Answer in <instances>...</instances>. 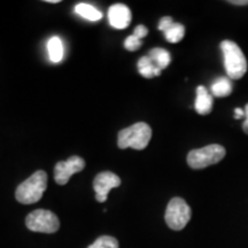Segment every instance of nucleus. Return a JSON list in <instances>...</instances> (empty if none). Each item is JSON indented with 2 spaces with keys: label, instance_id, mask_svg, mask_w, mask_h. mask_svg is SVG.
I'll use <instances>...</instances> for the list:
<instances>
[{
  "label": "nucleus",
  "instance_id": "nucleus-15",
  "mask_svg": "<svg viewBox=\"0 0 248 248\" xmlns=\"http://www.w3.org/2000/svg\"><path fill=\"white\" fill-rule=\"evenodd\" d=\"M138 71L145 78H153L154 76H159L162 70L155 66L153 61L151 60V58L147 55V57H142L139 59Z\"/></svg>",
  "mask_w": 248,
  "mask_h": 248
},
{
  "label": "nucleus",
  "instance_id": "nucleus-11",
  "mask_svg": "<svg viewBox=\"0 0 248 248\" xmlns=\"http://www.w3.org/2000/svg\"><path fill=\"white\" fill-rule=\"evenodd\" d=\"M194 108L200 115H208L210 111L213 110V97L202 85L197 88V98H195Z\"/></svg>",
  "mask_w": 248,
  "mask_h": 248
},
{
  "label": "nucleus",
  "instance_id": "nucleus-4",
  "mask_svg": "<svg viewBox=\"0 0 248 248\" xmlns=\"http://www.w3.org/2000/svg\"><path fill=\"white\" fill-rule=\"evenodd\" d=\"M225 148L218 144L191 151L187 155V163L192 169H203L218 163L225 156Z\"/></svg>",
  "mask_w": 248,
  "mask_h": 248
},
{
  "label": "nucleus",
  "instance_id": "nucleus-12",
  "mask_svg": "<svg viewBox=\"0 0 248 248\" xmlns=\"http://www.w3.org/2000/svg\"><path fill=\"white\" fill-rule=\"evenodd\" d=\"M210 90H212L214 97H228L232 92V83L228 77H219V78L214 80Z\"/></svg>",
  "mask_w": 248,
  "mask_h": 248
},
{
  "label": "nucleus",
  "instance_id": "nucleus-18",
  "mask_svg": "<svg viewBox=\"0 0 248 248\" xmlns=\"http://www.w3.org/2000/svg\"><path fill=\"white\" fill-rule=\"evenodd\" d=\"M140 46H141V40L133 35L129 36L128 38L124 40V47L130 52L137 51L138 48H140Z\"/></svg>",
  "mask_w": 248,
  "mask_h": 248
},
{
  "label": "nucleus",
  "instance_id": "nucleus-6",
  "mask_svg": "<svg viewBox=\"0 0 248 248\" xmlns=\"http://www.w3.org/2000/svg\"><path fill=\"white\" fill-rule=\"evenodd\" d=\"M26 225L29 230L33 232L54 233L60 228V222L58 216L51 210L37 209L27 216Z\"/></svg>",
  "mask_w": 248,
  "mask_h": 248
},
{
  "label": "nucleus",
  "instance_id": "nucleus-14",
  "mask_svg": "<svg viewBox=\"0 0 248 248\" xmlns=\"http://www.w3.org/2000/svg\"><path fill=\"white\" fill-rule=\"evenodd\" d=\"M148 57L151 58V60L153 61V63L159 69H166L169 66V63L171 62V55L167 49L164 48H153L151 49Z\"/></svg>",
  "mask_w": 248,
  "mask_h": 248
},
{
  "label": "nucleus",
  "instance_id": "nucleus-22",
  "mask_svg": "<svg viewBox=\"0 0 248 248\" xmlns=\"http://www.w3.org/2000/svg\"><path fill=\"white\" fill-rule=\"evenodd\" d=\"M229 2H230V4L239 5V6L248 5V0H231V1H229Z\"/></svg>",
  "mask_w": 248,
  "mask_h": 248
},
{
  "label": "nucleus",
  "instance_id": "nucleus-3",
  "mask_svg": "<svg viewBox=\"0 0 248 248\" xmlns=\"http://www.w3.org/2000/svg\"><path fill=\"white\" fill-rule=\"evenodd\" d=\"M221 49L224 57L225 71L229 78H241L247 71V60L241 48L232 40H223Z\"/></svg>",
  "mask_w": 248,
  "mask_h": 248
},
{
  "label": "nucleus",
  "instance_id": "nucleus-13",
  "mask_svg": "<svg viewBox=\"0 0 248 248\" xmlns=\"http://www.w3.org/2000/svg\"><path fill=\"white\" fill-rule=\"evenodd\" d=\"M47 51L49 59L53 63H58V62L62 61L64 53L63 43L58 36H53L52 38H49L47 43Z\"/></svg>",
  "mask_w": 248,
  "mask_h": 248
},
{
  "label": "nucleus",
  "instance_id": "nucleus-8",
  "mask_svg": "<svg viewBox=\"0 0 248 248\" xmlns=\"http://www.w3.org/2000/svg\"><path fill=\"white\" fill-rule=\"evenodd\" d=\"M121 185V178L110 171L98 173L93 181V190L95 192V200L98 202H105L107 200L108 193L113 188Z\"/></svg>",
  "mask_w": 248,
  "mask_h": 248
},
{
  "label": "nucleus",
  "instance_id": "nucleus-23",
  "mask_svg": "<svg viewBox=\"0 0 248 248\" xmlns=\"http://www.w3.org/2000/svg\"><path fill=\"white\" fill-rule=\"evenodd\" d=\"M47 2H51V4H58V2H60L59 0H47Z\"/></svg>",
  "mask_w": 248,
  "mask_h": 248
},
{
  "label": "nucleus",
  "instance_id": "nucleus-21",
  "mask_svg": "<svg viewBox=\"0 0 248 248\" xmlns=\"http://www.w3.org/2000/svg\"><path fill=\"white\" fill-rule=\"evenodd\" d=\"M245 117V109L243 110L241 108H235L234 109V119L237 120H240Z\"/></svg>",
  "mask_w": 248,
  "mask_h": 248
},
{
  "label": "nucleus",
  "instance_id": "nucleus-2",
  "mask_svg": "<svg viewBox=\"0 0 248 248\" xmlns=\"http://www.w3.org/2000/svg\"><path fill=\"white\" fill-rule=\"evenodd\" d=\"M152 138V129L148 124L139 122L132 124L129 128L121 130L117 137V145L122 150L131 147L141 151L147 147Z\"/></svg>",
  "mask_w": 248,
  "mask_h": 248
},
{
  "label": "nucleus",
  "instance_id": "nucleus-1",
  "mask_svg": "<svg viewBox=\"0 0 248 248\" xmlns=\"http://www.w3.org/2000/svg\"><path fill=\"white\" fill-rule=\"evenodd\" d=\"M46 187H47V173L43 170H38L17 186L15 198L18 202L23 204L36 203L42 199Z\"/></svg>",
  "mask_w": 248,
  "mask_h": 248
},
{
  "label": "nucleus",
  "instance_id": "nucleus-7",
  "mask_svg": "<svg viewBox=\"0 0 248 248\" xmlns=\"http://www.w3.org/2000/svg\"><path fill=\"white\" fill-rule=\"evenodd\" d=\"M85 168V161L79 156H71L67 161H60L54 167V179L59 185H66L74 173Z\"/></svg>",
  "mask_w": 248,
  "mask_h": 248
},
{
  "label": "nucleus",
  "instance_id": "nucleus-9",
  "mask_svg": "<svg viewBox=\"0 0 248 248\" xmlns=\"http://www.w3.org/2000/svg\"><path fill=\"white\" fill-rule=\"evenodd\" d=\"M131 11L123 4H114L108 9V21L116 29H125L131 23Z\"/></svg>",
  "mask_w": 248,
  "mask_h": 248
},
{
  "label": "nucleus",
  "instance_id": "nucleus-17",
  "mask_svg": "<svg viewBox=\"0 0 248 248\" xmlns=\"http://www.w3.org/2000/svg\"><path fill=\"white\" fill-rule=\"evenodd\" d=\"M88 248H119V241L110 235H102Z\"/></svg>",
  "mask_w": 248,
  "mask_h": 248
},
{
  "label": "nucleus",
  "instance_id": "nucleus-16",
  "mask_svg": "<svg viewBox=\"0 0 248 248\" xmlns=\"http://www.w3.org/2000/svg\"><path fill=\"white\" fill-rule=\"evenodd\" d=\"M75 13L79 16L84 17L85 20L92 21V22L99 21L102 17L101 12L99 9L90 4H85V2H80V4H77L75 6Z\"/></svg>",
  "mask_w": 248,
  "mask_h": 248
},
{
  "label": "nucleus",
  "instance_id": "nucleus-19",
  "mask_svg": "<svg viewBox=\"0 0 248 248\" xmlns=\"http://www.w3.org/2000/svg\"><path fill=\"white\" fill-rule=\"evenodd\" d=\"M147 33H148V29L145 26H142V24H139V26L136 27L135 31H133V36H136L140 40L144 38V37H146Z\"/></svg>",
  "mask_w": 248,
  "mask_h": 248
},
{
  "label": "nucleus",
  "instance_id": "nucleus-5",
  "mask_svg": "<svg viewBox=\"0 0 248 248\" xmlns=\"http://www.w3.org/2000/svg\"><path fill=\"white\" fill-rule=\"evenodd\" d=\"M192 212L190 206L182 198H173L169 201L166 210V223L175 231L183 230L190 222Z\"/></svg>",
  "mask_w": 248,
  "mask_h": 248
},
{
  "label": "nucleus",
  "instance_id": "nucleus-20",
  "mask_svg": "<svg viewBox=\"0 0 248 248\" xmlns=\"http://www.w3.org/2000/svg\"><path fill=\"white\" fill-rule=\"evenodd\" d=\"M243 129L248 135V104L245 106V122L243 124Z\"/></svg>",
  "mask_w": 248,
  "mask_h": 248
},
{
  "label": "nucleus",
  "instance_id": "nucleus-10",
  "mask_svg": "<svg viewBox=\"0 0 248 248\" xmlns=\"http://www.w3.org/2000/svg\"><path fill=\"white\" fill-rule=\"evenodd\" d=\"M159 30L164 33V37L169 43H178L184 38L185 28L181 23L173 22L172 17L164 16L160 20Z\"/></svg>",
  "mask_w": 248,
  "mask_h": 248
}]
</instances>
